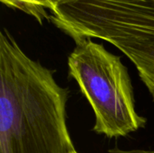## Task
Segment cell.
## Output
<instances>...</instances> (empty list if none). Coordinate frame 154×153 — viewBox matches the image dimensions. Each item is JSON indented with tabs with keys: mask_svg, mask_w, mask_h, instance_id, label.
Returning a JSON list of instances; mask_svg holds the SVG:
<instances>
[{
	"mask_svg": "<svg viewBox=\"0 0 154 153\" xmlns=\"http://www.w3.org/2000/svg\"><path fill=\"white\" fill-rule=\"evenodd\" d=\"M69 90L0 32V153H73L67 125Z\"/></svg>",
	"mask_w": 154,
	"mask_h": 153,
	"instance_id": "obj_1",
	"label": "cell"
},
{
	"mask_svg": "<svg viewBox=\"0 0 154 153\" xmlns=\"http://www.w3.org/2000/svg\"><path fill=\"white\" fill-rule=\"evenodd\" d=\"M50 21L75 41H106L136 68L154 101V0H66Z\"/></svg>",
	"mask_w": 154,
	"mask_h": 153,
	"instance_id": "obj_2",
	"label": "cell"
},
{
	"mask_svg": "<svg viewBox=\"0 0 154 153\" xmlns=\"http://www.w3.org/2000/svg\"><path fill=\"white\" fill-rule=\"evenodd\" d=\"M68 67L93 109L96 133L113 139L145 127L147 120L136 111L132 80L120 56L86 39L76 42Z\"/></svg>",
	"mask_w": 154,
	"mask_h": 153,
	"instance_id": "obj_3",
	"label": "cell"
},
{
	"mask_svg": "<svg viewBox=\"0 0 154 153\" xmlns=\"http://www.w3.org/2000/svg\"><path fill=\"white\" fill-rule=\"evenodd\" d=\"M1 2L10 8L18 9L34 17L40 24H42L44 20L51 19L47 9L51 12L53 10V6L47 0H1Z\"/></svg>",
	"mask_w": 154,
	"mask_h": 153,
	"instance_id": "obj_4",
	"label": "cell"
},
{
	"mask_svg": "<svg viewBox=\"0 0 154 153\" xmlns=\"http://www.w3.org/2000/svg\"><path fill=\"white\" fill-rule=\"evenodd\" d=\"M107 153H154V150H124L116 146L115 148L109 149Z\"/></svg>",
	"mask_w": 154,
	"mask_h": 153,
	"instance_id": "obj_5",
	"label": "cell"
},
{
	"mask_svg": "<svg viewBox=\"0 0 154 153\" xmlns=\"http://www.w3.org/2000/svg\"><path fill=\"white\" fill-rule=\"evenodd\" d=\"M48 2H50L51 4V5L53 6V10L55 9V7L58 5H60V4H61L62 2H64V1H66V0H47ZM52 10V11H53ZM51 11V12H52Z\"/></svg>",
	"mask_w": 154,
	"mask_h": 153,
	"instance_id": "obj_6",
	"label": "cell"
},
{
	"mask_svg": "<svg viewBox=\"0 0 154 153\" xmlns=\"http://www.w3.org/2000/svg\"><path fill=\"white\" fill-rule=\"evenodd\" d=\"M73 153H79V152H78L77 151H74V152H73Z\"/></svg>",
	"mask_w": 154,
	"mask_h": 153,
	"instance_id": "obj_7",
	"label": "cell"
}]
</instances>
